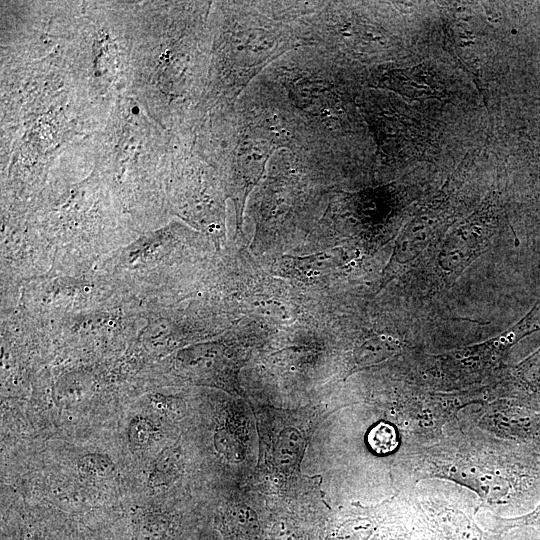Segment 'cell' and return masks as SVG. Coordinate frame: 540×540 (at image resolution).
Segmentation results:
<instances>
[{
  "instance_id": "6",
  "label": "cell",
  "mask_w": 540,
  "mask_h": 540,
  "mask_svg": "<svg viewBox=\"0 0 540 540\" xmlns=\"http://www.w3.org/2000/svg\"><path fill=\"white\" fill-rule=\"evenodd\" d=\"M498 205V194L492 190L470 215L443 234L435 256V269L446 285L454 283L490 246L498 228Z\"/></svg>"
},
{
  "instance_id": "18",
  "label": "cell",
  "mask_w": 540,
  "mask_h": 540,
  "mask_svg": "<svg viewBox=\"0 0 540 540\" xmlns=\"http://www.w3.org/2000/svg\"><path fill=\"white\" fill-rule=\"evenodd\" d=\"M225 523L240 540H253L259 533V524L253 510L236 505L227 510Z\"/></svg>"
},
{
  "instance_id": "16",
  "label": "cell",
  "mask_w": 540,
  "mask_h": 540,
  "mask_svg": "<svg viewBox=\"0 0 540 540\" xmlns=\"http://www.w3.org/2000/svg\"><path fill=\"white\" fill-rule=\"evenodd\" d=\"M345 259L343 249L332 248L303 257H284L282 267L300 279L315 280L341 267Z\"/></svg>"
},
{
  "instance_id": "10",
  "label": "cell",
  "mask_w": 540,
  "mask_h": 540,
  "mask_svg": "<svg viewBox=\"0 0 540 540\" xmlns=\"http://www.w3.org/2000/svg\"><path fill=\"white\" fill-rule=\"evenodd\" d=\"M470 19L471 13L457 9L444 25V44L447 51L473 79L486 103L484 75L488 59L487 44L479 31L471 28Z\"/></svg>"
},
{
  "instance_id": "17",
  "label": "cell",
  "mask_w": 540,
  "mask_h": 540,
  "mask_svg": "<svg viewBox=\"0 0 540 540\" xmlns=\"http://www.w3.org/2000/svg\"><path fill=\"white\" fill-rule=\"evenodd\" d=\"M183 466L184 458L180 447L170 446L163 449L149 473L148 488L154 492L168 488L180 476Z\"/></svg>"
},
{
  "instance_id": "22",
  "label": "cell",
  "mask_w": 540,
  "mask_h": 540,
  "mask_svg": "<svg viewBox=\"0 0 540 540\" xmlns=\"http://www.w3.org/2000/svg\"><path fill=\"white\" fill-rule=\"evenodd\" d=\"M157 428L152 420L145 416H134L128 426L127 436L131 444L137 447L149 445L155 438Z\"/></svg>"
},
{
  "instance_id": "3",
  "label": "cell",
  "mask_w": 540,
  "mask_h": 540,
  "mask_svg": "<svg viewBox=\"0 0 540 540\" xmlns=\"http://www.w3.org/2000/svg\"><path fill=\"white\" fill-rule=\"evenodd\" d=\"M325 1L221 3L214 52L213 90L234 105L244 90L286 53L304 46L301 20Z\"/></svg>"
},
{
  "instance_id": "8",
  "label": "cell",
  "mask_w": 540,
  "mask_h": 540,
  "mask_svg": "<svg viewBox=\"0 0 540 540\" xmlns=\"http://www.w3.org/2000/svg\"><path fill=\"white\" fill-rule=\"evenodd\" d=\"M480 414L479 426L494 437L540 446V408L501 397L487 404Z\"/></svg>"
},
{
  "instance_id": "9",
  "label": "cell",
  "mask_w": 540,
  "mask_h": 540,
  "mask_svg": "<svg viewBox=\"0 0 540 540\" xmlns=\"http://www.w3.org/2000/svg\"><path fill=\"white\" fill-rule=\"evenodd\" d=\"M365 85L412 100H439L446 96L445 81L430 63L407 68H374L366 72Z\"/></svg>"
},
{
  "instance_id": "21",
  "label": "cell",
  "mask_w": 540,
  "mask_h": 540,
  "mask_svg": "<svg viewBox=\"0 0 540 540\" xmlns=\"http://www.w3.org/2000/svg\"><path fill=\"white\" fill-rule=\"evenodd\" d=\"M77 469L82 476L107 477L115 470V464L105 454H86L77 461Z\"/></svg>"
},
{
  "instance_id": "15",
  "label": "cell",
  "mask_w": 540,
  "mask_h": 540,
  "mask_svg": "<svg viewBox=\"0 0 540 540\" xmlns=\"http://www.w3.org/2000/svg\"><path fill=\"white\" fill-rule=\"evenodd\" d=\"M405 348L406 344L392 335L379 333L369 336L354 348L350 373L379 365L402 354Z\"/></svg>"
},
{
  "instance_id": "19",
  "label": "cell",
  "mask_w": 540,
  "mask_h": 540,
  "mask_svg": "<svg viewBox=\"0 0 540 540\" xmlns=\"http://www.w3.org/2000/svg\"><path fill=\"white\" fill-rule=\"evenodd\" d=\"M366 439L370 449L377 455L393 453L400 443L396 428L391 423L384 421L374 425L369 430Z\"/></svg>"
},
{
  "instance_id": "5",
  "label": "cell",
  "mask_w": 540,
  "mask_h": 540,
  "mask_svg": "<svg viewBox=\"0 0 540 540\" xmlns=\"http://www.w3.org/2000/svg\"><path fill=\"white\" fill-rule=\"evenodd\" d=\"M359 110L371 133L376 156L385 165H398L428 150L430 135L410 109L384 90L362 89Z\"/></svg>"
},
{
  "instance_id": "23",
  "label": "cell",
  "mask_w": 540,
  "mask_h": 540,
  "mask_svg": "<svg viewBox=\"0 0 540 540\" xmlns=\"http://www.w3.org/2000/svg\"><path fill=\"white\" fill-rule=\"evenodd\" d=\"M499 540H540V527L514 529L499 536Z\"/></svg>"
},
{
  "instance_id": "12",
  "label": "cell",
  "mask_w": 540,
  "mask_h": 540,
  "mask_svg": "<svg viewBox=\"0 0 540 540\" xmlns=\"http://www.w3.org/2000/svg\"><path fill=\"white\" fill-rule=\"evenodd\" d=\"M181 361L192 374L213 380L230 392L240 394L238 371L241 365L222 345L192 347L184 353Z\"/></svg>"
},
{
  "instance_id": "1",
  "label": "cell",
  "mask_w": 540,
  "mask_h": 540,
  "mask_svg": "<svg viewBox=\"0 0 540 540\" xmlns=\"http://www.w3.org/2000/svg\"><path fill=\"white\" fill-rule=\"evenodd\" d=\"M355 64L334 51L305 45L262 73L282 88L339 173L353 167L368 130L357 103L366 72Z\"/></svg>"
},
{
  "instance_id": "13",
  "label": "cell",
  "mask_w": 540,
  "mask_h": 540,
  "mask_svg": "<svg viewBox=\"0 0 540 540\" xmlns=\"http://www.w3.org/2000/svg\"><path fill=\"white\" fill-rule=\"evenodd\" d=\"M277 427L270 432L271 459L276 468L285 475L300 470V464L310 437V426L288 424V415L277 417Z\"/></svg>"
},
{
  "instance_id": "4",
  "label": "cell",
  "mask_w": 540,
  "mask_h": 540,
  "mask_svg": "<svg viewBox=\"0 0 540 540\" xmlns=\"http://www.w3.org/2000/svg\"><path fill=\"white\" fill-rule=\"evenodd\" d=\"M379 12L367 3L325 1L302 19L304 46H319L359 64L390 61L400 54L402 42Z\"/></svg>"
},
{
  "instance_id": "14",
  "label": "cell",
  "mask_w": 540,
  "mask_h": 540,
  "mask_svg": "<svg viewBox=\"0 0 540 540\" xmlns=\"http://www.w3.org/2000/svg\"><path fill=\"white\" fill-rule=\"evenodd\" d=\"M502 385V397L540 408V347L508 367Z\"/></svg>"
},
{
  "instance_id": "20",
  "label": "cell",
  "mask_w": 540,
  "mask_h": 540,
  "mask_svg": "<svg viewBox=\"0 0 540 540\" xmlns=\"http://www.w3.org/2000/svg\"><path fill=\"white\" fill-rule=\"evenodd\" d=\"M494 519L495 524L491 533L496 536H502L514 529L540 527V503L525 514L513 517L496 516Z\"/></svg>"
},
{
  "instance_id": "7",
  "label": "cell",
  "mask_w": 540,
  "mask_h": 540,
  "mask_svg": "<svg viewBox=\"0 0 540 540\" xmlns=\"http://www.w3.org/2000/svg\"><path fill=\"white\" fill-rule=\"evenodd\" d=\"M449 181L426 203L420 206L402 226L394 242L392 254L384 267L377 294L402 274L423 251L453 225L456 206Z\"/></svg>"
},
{
  "instance_id": "11",
  "label": "cell",
  "mask_w": 540,
  "mask_h": 540,
  "mask_svg": "<svg viewBox=\"0 0 540 540\" xmlns=\"http://www.w3.org/2000/svg\"><path fill=\"white\" fill-rule=\"evenodd\" d=\"M433 528L437 540H499L478 527L473 516L477 505L463 507L445 500L427 499L419 503Z\"/></svg>"
},
{
  "instance_id": "2",
  "label": "cell",
  "mask_w": 540,
  "mask_h": 540,
  "mask_svg": "<svg viewBox=\"0 0 540 540\" xmlns=\"http://www.w3.org/2000/svg\"><path fill=\"white\" fill-rule=\"evenodd\" d=\"M413 462L417 480L445 479L468 488L480 499L478 509H503L519 516L540 503L539 445L452 435L413 451Z\"/></svg>"
}]
</instances>
